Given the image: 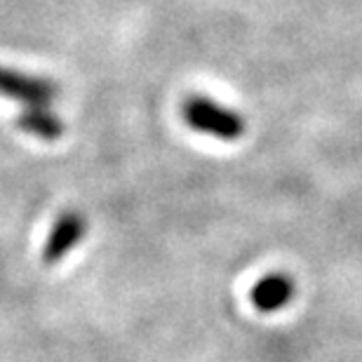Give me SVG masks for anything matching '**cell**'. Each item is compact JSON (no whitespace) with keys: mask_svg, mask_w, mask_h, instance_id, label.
<instances>
[{"mask_svg":"<svg viewBox=\"0 0 362 362\" xmlns=\"http://www.w3.org/2000/svg\"><path fill=\"white\" fill-rule=\"evenodd\" d=\"M294 296V282L287 275L273 273L266 275L252 289V303L264 310V313H275V310L285 308Z\"/></svg>","mask_w":362,"mask_h":362,"instance_id":"obj_4","label":"cell"},{"mask_svg":"<svg viewBox=\"0 0 362 362\" xmlns=\"http://www.w3.org/2000/svg\"><path fill=\"white\" fill-rule=\"evenodd\" d=\"M17 127L40 141H57L64 134L62 118L54 115L47 106H26L17 115Z\"/></svg>","mask_w":362,"mask_h":362,"instance_id":"obj_5","label":"cell"},{"mask_svg":"<svg viewBox=\"0 0 362 362\" xmlns=\"http://www.w3.org/2000/svg\"><path fill=\"white\" fill-rule=\"evenodd\" d=\"M0 94L24 106H49L59 97V85L47 76L0 66Z\"/></svg>","mask_w":362,"mask_h":362,"instance_id":"obj_2","label":"cell"},{"mask_svg":"<svg viewBox=\"0 0 362 362\" xmlns=\"http://www.w3.org/2000/svg\"><path fill=\"white\" fill-rule=\"evenodd\" d=\"M85 230H88V221L81 212H66L54 221L52 230H49L45 247H42V264L54 266L59 264L78 243L83 240Z\"/></svg>","mask_w":362,"mask_h":362,"instance_id":"obj_3","label":"cell"},{"mask_svg":"<svg viewBox=\"0 0 362 362\" xmlns=\"http://www.w3.org/2000/svg\"><path fill=\"white\" fill-rule=\"evenodd\" d=\"M181 118L195 132L209 134L221 141L240 139L243 132L247 129V122L240 113L228 106L216 104L214 99L202 97V94H193L181 104Z\"/></svg>","mask_w":362,"mask_h":362,"instance_id":"obj_1","label":"cell"}]
</instances>
